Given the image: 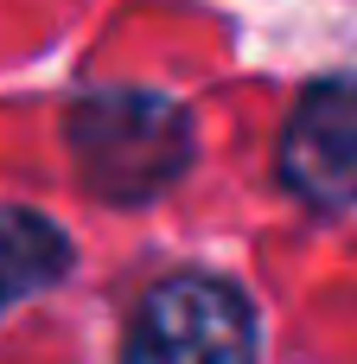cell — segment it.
<instances>
[{
    "label": "cell",
    "mask_w": 357,
    "mask_h": 364,
    "mask_svg": "<svg viewBox=\"0 0 357 364\" xmlns=\"http://www.w3.org/2000/svg\"><path fill=\"white\" fill-rule=\"evenodd\" d=\"M64 269H70V237L32 205H0V314L45 294Z\"/></svg>",
    "instance_id": "obj_4"
},
{
    "label": "cell",
    "mask_w": 357,
    "mask_h": 364,
    "mask_svg": "<svg viewBox=\"0 0 357 364\" xmlns=\"http://www.w3.org/2000/svg\"><path fill=\"white\" fill-rule=\"evenodd\" d=\"M281 186L313 211L357 205V77L313 83L281 128Z\"/></svg>",
    "instance_id": "obj_3"
},
{
    "label": "cell",
    "mask_w": 357,
    "mask_h": 364,
    "mask_svg": "<svg viewBox=\"0 0 357 364\" xmlns=\"http://www.w3.org/2000/svg\"><path fill=\"white\" fill-rule=\"evenodd\" d=\"M262 326L236 282L224 275H166L134 307L121 364H256Z\"/></svg>",
    "instance_id": "obj_2"
},
{
    "label": "cell",
    "mask_w": 357,
    "mask_h": 364,
    "mask_svg": "<svg viewBox=\"0 0 357 364\" xmlns=\"http://www.w3.org/2000/svg\"><path fill=\"white\" fill-rule=\"evenodd\" d=\"M64 141L77 160V179L109 198V205H147L160 198L185 166H192V115L160 96V90H134V83H109V90H83L64 115Z\"/></svg>",
    "instance_id": "obj_1"
}]
</instances>
